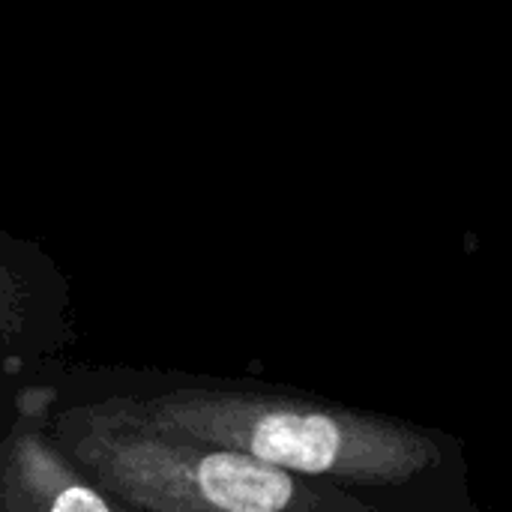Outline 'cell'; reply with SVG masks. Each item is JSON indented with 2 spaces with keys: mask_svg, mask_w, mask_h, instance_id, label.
<instances>
[{
  "mask_svg": "<svg viewBox=\"0 0 512 512\" xmlns=\"http://www.w3.org/2000/svg\"><path fill=\"white\" fill-rule=\"evenodd\" d=\"M45 512H111L108 504L99 498V492H93L84 483H66L51 501Z\"/></svg>",
  "mask_w": 512,
  "mask_h": 512,
  "instance_id": "obj_3",
  "label": "cell"
},
{
  "mask_svg": "<svg viewBox=\"0 0 512 512\" xmlns=\"http://www.w3.org/2000/svg\"><path fill=\"white\" fill-rule=\"evenodd\" d=\"M114 420L330 483L393 486L438 462V447L399 423L279 399L171 393L141 408H114Z\"/></svg>",
  "mask_w": 512,
  "mask_h": 512,
  "instance_id": "obj_1",
  "label": "cell"
},
{
  "mask_svg": "<svg viewBox=\"0 0 512 512\" xmlns=\"http://www.w3.org/2000/svg\"><path fill=\"white\" fill-rule=\"evenodd\" d=\"M75 453L108 492L150 512H378L243 453L126 423L87 432Z\"/></svg>",
  "mask_w": 512,
  "mask_h": 512,
  "instance_id": "obj_2",
  "label": "cell"
}]
</instances>
